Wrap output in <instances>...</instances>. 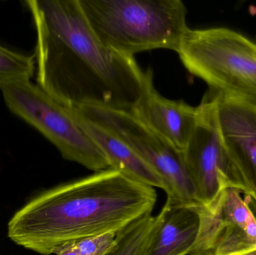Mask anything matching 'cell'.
<instances>
[{
    "mask_svg": "<svg viewBox=\"0 0 256 255\" xmlns=\"http://www.w3.org/2000/svg\"><path fill=\"white\" fill-rule=\"evenodd\" d=\"M36 30L37 85L70 107L131 111L146 71L98 37L79 0H26Z\"/></svg>",
    "mask_w": 256,
    "mask_h": 255,
    "instance_id": "obj_1",
    "label": "cell"
},
{
    "mask_svg": "<svg viewBox=\"0 0 256 255\" xmlns=\"http://www.w3.org/2000/svg\"><path fill=\"white\" fill-rule=\"evenodd\" d=\"M156 198L153 187L106 169L32 199L10 219L8 236L38 254L54 255L64 244L120 233L150 215Z\"/></svg>",
    "mask_w": 256,
    "mask_h": 255,
    "instance_id": "obj_2",
    "label": "cell"
},
{
    "mask_svg": "<svg viewBox=\"0 0 256 255\" xmlns=\"http://www.w3.org/2000/svg\"><path fill=\"white\" fill-rule=\"evenodd\" d=\"M94 32L127 56L166 49L178 52L186 31L188 10L180 0H79Z\"/></svg>",
    "mask_w": 256,
    "mask_h": 255,
    "instance_id": "obj_3",
    "label": "cell"
},
{
    "mask_svg": "<svg viewBox=\"0 0 256 255\" xmlns=\"http://www.w3.org/2000/svg\"><path fill=\"white\" fill-rule=\"evenodd\" d=\"M178 53L210 90L242 100L256 96V43L244 34L224 27L189 28Z\"/></svg>",
    "mask_w": 256,
    "mask_h": 255,
    "instance_id": "obj_4",
    "label": "cell"
},
{
    "mask_svg": "<svg viewBox=\"0 0 256 255\" xmlns=\"http://www.w3.org/2000/svg\"><path fill=\"white\" fill-rule=\"evenodd\" d=\"M0 91L9 110L42 133L63 158L96 172L110 169L73 107L57 101L30 80L4 84Z\"/></svg>",
    "mask_w": 256,
    "mask_h": 255,
    "instance_id": "obj_5",
    "label": "cell"
},
{
    "mask_svg": "<svg viewBox=\"0 0 256 255\" xmlns=\"http://www.w3.org/2000/svg\"><path fill=\"white\" fill-rule=\"evenodd\" d=\"M75 109L82 116L123 141L160 177L165 185L166 203L195 208L202 207L196 189L185 166L183 152L149 128L130 111L98 106Z\"/></svg>",
    "mask_w": 256,
    "mask_h": 255,
    "instance_id": "obj_6",
    "label": "cell"
},
{
    "mask_svg": "<svg viewBox=\"0 0 256 255\" xmlns=\"http://www.w3.org/2000/svg\"><path fill=\"white\" fill-rule=\"evenodd\" d=\"M197 108L196 126L183 157L202 207L236 186L220 132L216 91L210 90Z\"/></svg>",
    "mask_w": 256,
    "mask_h": 255,
    "instance_id": "obj_7",
    "label": "cell"
},
{
    "mask_svg": "<svg viewBox=\"0 0 256 255\" xmlns=\"http://www.w3.org/2000/svg\"><path fill=\"white\" fill-rule=\"evenodd\" d=\"M200 226L189 255H232L256 246V217L240 192L226 189L196 208Z\"/></svg>",
    "mask_w": 256,
    "mask_h": 255,
    "instance_id": "obj_8",
    "label": "cell"
},
{
    "mask_svg": "<svg viewBox=\"0 0 256 255\" xmlns=\"http://www.w3.org/2000/svg\"><path fill=\"white\" fill-rule=\"evenodd\" d=\"M216 93L220 132L236 190L246 197L254 212L256 211V106Z\"/></svg>",
    "mask_w": 256,
    "mask_h": 255,
    "instance_id": "obj_9",
    "label": "cell"
},
{
    "mask_svg": "<svg viewBox=\"0 0 256 255\" xmlns=\"http://www.w3.org/2000/svg\"><path fill=\"white\" fill-rule=\"evenodd\" d=\"M130 112L180 152L190 140L198 120L197 106L166 98L156 91L150 68L146 71L141 96Z\"/></svg>",
    "mask_w": 256,
    "mask_h": 255,
    "instance_id": "obj_10",
    "label": "cell"
},
{
    "mask_svg": "<svg viewBox=\"0 0 256 255\" xmlns=\"http://www.w3.org/2000/svg\"><path fill=\"white\" fill-rule=\"evenodd\" d=\"M146 255H186L192 251L200 232L196 208L166 203Z\"/></svg>",
    "mask_w": 256,
    "mask_h": 255,
    "instance_id": "obj_11",
    "label": "cell"
},
{
    "mask_svg": "<svg viewBox=\"0 0 256 255\" xmlns=\"http://www.w3.org/2000/svg\"><path fill=\"white\" fill-rule=\"evenodd\" d=\"M74 108V107H73ZM81 122L106 156L110 169L144 185L165 190L160 177L130 147L115 135L82 116L75 108Z\"/></svg>",
    "mask_w": 256,
    "mask_h": 255,
    "instance_id": "obj_12",
    "label": "cell"
},
{
    "mask_svg": "<svg viewBox=\"0 0 256 255\" xmlns=\"http://www.w3.org/2000/svg\"><path fill=\"white\" fill-rule=\"evenodd\" d=\"M156 225L152 214L134 222L117 234L116 244L106 255H146Z\"/></svg>",
    "mask_w": 256,
    "mask_h": 255,
    "instance_id": "obj_13",
    "label": "cell"
},
{
    "mask_svg": "<svg viewBox=\"0 0 256 255\" xmlns=\"http://www.w3.org/2000/svg\"><path fill=\"white\" fill-rule=\"evenodd\" d=\"M34 72V55H24L0 45V86L9 82L30 80Z\"/></svg>",
    "mask_w": 256,
    "mask_h": 255,
    "instance_id": "obj_14",
    "label": "cell"
},
{
    "mask_svg": "<svg viewBox=\"0 0 256 255\" xmlns=\"http://www.w3.org/2000/svg\"><path fill=\"white\" fill-rule=\"evenodd\" d=\"M117 234L96 235L75 243L80 255H106L116 244Z\"/></svg>",
    "mask_w": 256,
    "mask_h": 255,
    "instance_id": "obj_15",
    "label": "cell"
},
{
    "mask_svg": "<svg viewBox=\"0 0 256 255\" xmlns=\"http://www.w3.org/2000/svg\"><path fill=\"white\" fill-rule=\"evenodd\" d=\"M54 254L56 255H80L76 249L75 243L62 246L54 252Z\"/></svg>",
    "mask_w": 256,
    "mask_h": 255,
    "instance_id": "obj_16",
    "label": "cell"
},
{
    "mask_svg": "<svg viewBox=\"0 0 256 255\" xmlns=\"http://www.w3.org/2000/svg\"><path fill=\"white\" fill-rule=\"evenodd\" d=\"M232 255H256V246L252 247V248L246 250V251H243L242 253H236V254Z\"/></svg>",
    "mask_w": 256,
    "mask_h": 255,
    "instance_id": "obj_17",
    "label": "cell"
},
{
    "mask_svg": "<svg viewBox=\"0 0 256 255\" xmlns=\"http://www.w3.org/2000/svg\"><path fill=\"white\" fill-rule=\"evenodd\" d=\"M244 101H246L248 102V103H252V104L255 105V106H256V96H254V97H251V98L248 99V100H244Z\"/></svg>",
    "mask_w": 256,
    "mask_h": 255,
    "instance_id": "obj_18",
    "label": "cell"
}]
</instances>
